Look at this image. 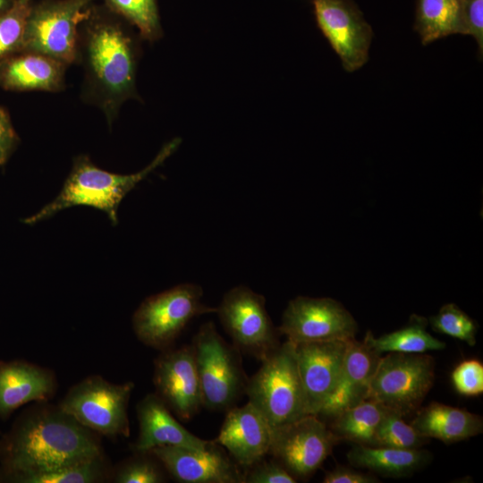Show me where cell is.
<instances>
[{
  "label": "cell",
  "instance_id": "1",
  "mask_svg": "<svg viewBox=\"0 0 483 483\" xmlns=\"http://www.w3.org/2000/svg\"><path fill=\"white\" fill-rule=\"evenodd\" d=\"M131 25L93 3L79 26L76 63L83 68L82 98L97 106L109 126L123 104L138 97L139 40Z\"/></svg>",
  "mask_w": 483,
  "mask_h": 483
},
{
  "label": "cell",
  "instance_id": "2",
  "mask_svg": "<svg viewBox=\"0 0 483 483\" xmlns=\"http://www.w3.org/2000/svg\"><path fill=\"white\" fill-rule=\"evenodd\" d=\"M100 435L59 405L37 402L0 440V479L83 462L104 454Z\"/></svg>",
  "mask_w": 483,
  "mask_h": 483
},
{
  "label": "cell",
  "instance_id": "3",
  "mask_svg": "<svg viewBox=\"0 0 483 483\" xmlns=\"http://www.w3.org/2000/svg\"><path fill=\"white\" fill-rule=\"evenodd\" d=\"M180 143L179 138L165 143L148 166L131 174L107 172L95 165L88 156H78L59 194L39 211L24 218L23 223L35 225L65 208L87 206L104 211L111 223L116 225L117 211L123 199L137 183L162 165Z\"/></svg>",
  "mask_w": 483,
  "mask_h": 483
},
{
  "label": "cell",
  "instance_id": "4",
  "mask_svg": "<svg viewBox=\"0 0 483 483\" xmlns=\"http://www.w3.org/2000/svg\"><path fill=\"white\" fill-rule=\"evenodd\" d=\"M245 394L272 429L308 415L294 343L286 340L261 360Z\"/></svg>",
  "mask_w": 483,
  "mask_h": 483
},
{
  "label": "cell",
  "instance_id": "5",
  "mask_svg": "<svg viewBox=\"0 0 483 483\" xmlns=\"http://www.w3.org/2000/svg\"><path fill=\"white\" fill-rule=\"evenodd\" d=\"M191 344L203 407L228 411L245 394L248 380L239 350L225 341L212 322L199 327Z\"/></svg>",
  "mask_w": 483,
  "mask_h": 483
},
{
  "label": "cell",
  "instance_id": "6",
  "mask_svg": "<svg viewBox=\"0 0 483 483\" xmlns=\"http://www.w3.org/2000/svg\"><path fill=\"white\" fill-rule=\"evenodd\" d=\"M202 296L199 285L182 284L148 297L132 316L137 338L155 349L170 348L193 318L216 311L201 301Z\"/></svg>",
  "mask_w": 483,
  "mask_h": 483
},
{
  "label": "cell",
  "instance_id": "7",
  "mask_svg": "<svg viewBox=\"0 0 483 483\" xmlns=\"http://www.w3.org/2000/svg\"><path fill=\"white\" fill-rule=\"evenodd\" d=\"M434 381L435 360L432 356L388 352L378 361L367 399L376 400L404 417L420 408Z\"/></svg>",
  "mask_w": 483,
  "mask_h": 483
},
{
  "label": "cell",
  "instance_id": "8",
  "mask_svg": "<svg viewBox=\"0 0 483 483\" xmlns=\"http://www.w3.org/2000/svg\"><path fill=\"white\" fill-rule=\"evenodd\" d=\"M133 388V382L114 384L92 375L72 386L58 405L100 436H129L128 405Z\"/></svg>",
  "mask_w": 483,
  "mask_h": 483
},
{
  "label": "cell",
  "instance_id": "9",
  "mask_svg": "<svg viewBox=\"0 0 483 483\" xmlns=\"http://www.w3.org/2000/svg\"><path fill=\"white\" fill-rule=\"evenodd\" d=\"M97 0H40L32 3L22 50L34 51L66 65L76 63L79 26Z\"/></svg>",
  "mask_w": 483,
  "mask_h": 483
},
{
  "label": "cell",
  "instance_id": "10",
  "mask_svg": "<svg viewBox=\"0 0 483 483\" xmlns=\"http://www.w3.org/2000/svg\"><path fill=\"white\" fill-rule=\"evenodd\" d=\"M265 302L263 295L239 285L224 295L216 311L233 345L259 360L280 344V333L275 327Z\"/></svg>",
  "mask_w": 483,
  "mask_h": 483
},
{
  "label": "cell",
  "instance_id": "11",
  "mask_svg": "<svg viewBox=\"0 0 483 483\" xmlns=\"http://www.w3.org/2000/svg\"><path fill=\"white\" fill-rule=\"evenodd\" d=\"M340 440L318 419L308 414L272 429L268 454L296 479L314 474Z\"/></svg>",
  "mask_w": 483,
  "mask_h": 483
},
{
  "label": "cell",
  "instance_id": "12",
  "mask_svg": "<svg viewBox=\"0 0 483 483\" xmlns=\"http://www.w3.org/2000/svg\"><path fill=\"white\" fill-rule=\"evenodd\" d=\"M294 344L307 342L351 340L358 325L352 314L331 298L298 296L289 301L277 328Z\"/></svg>",
  "mask_w": 483,
  "mask_h": 483
},
{
  "label": "cell",
  "instance_id": "13",
  "mask_svg": "<svg viewBox=\"0 0 483 483\" xmlns=\"http://www.w3.org/2000/svg\"><path fill=\"white\" fill-rule=\"evenodd\" d=\"M320 31L339 56L343 69L352 72L369 59L371 26L353 0H313Z\"/></svg>",
  "mask_w": 483,
  "mask_h": 483
},
{
  "label": "cell",
  "instance_id": "14",
  "mask_svg": "<svg viewBox=\"0 0 483 483\" xmlns=\"http://www.w3.org/2000/svg\"><path fill=\"white\" fill-rule=\"evenodd\" d=\"M153 383L156 394L182 421L203 407L192 344L164 350L154 361Z\"/></svg>",
  "mask_w": 483,
  "mask_h": 483
},
{
  "label": "cell",
  "instance_id": "15",
  "mask_svg": "<svg viewBox=\"0 0 483 483\" xmlns=\"http://www.w3.org/2000/svg\"><path fill=\"white\" fill-rule=\"evenodd\" d=\"M148 453L181 483H243L244 472L215 440L203 449L166 445Z\"/></svg>",
  "mask_w": 483,
  "mask_h": 483
},
{
  "label": "cell",
  "instance_id": "16",
  "mask_svg": "<svg viewBox=\"0 0 483 483\" xmlns=\"http://www.w3.org/2000/svg\"><path fill=\"white\" fill-rule=\"evenodd\" d=\"M351 340L316 341L295 344L308 414L318 415L334 391Z\"/></svg>",
  "mask_w": 483,
  "mask_h": 483
},
{
  "label": "cell",
  "instance_id": "17",
  "mask_svg": "<svg viewBox=\"0 0 483 483\" xmlns=\"http://www.w3.org/2000/svg\"><path fill=\"white\" fill-rule=\"evenodd\" d=\"M272 428L250 402L232 407L215 440L241 467L248 469L268 454Z\"/></svg>",
  "mask_w": 483,
  "mask_h": 483
},
{
  "label": "cell",
  "instance_id": "18",
  "mask_svg": "<svg viewBox=\"0 0 483 483\" xmlns=\"http://www.w3.org/2000/svg\"><path fill=\"white\" fill-rule=\"evenodd\" d=\"M381 354L364 340L352 339L337 384L317 416L334 419L339 413L367 399L370 380Z\"/></svg>",
  "mask_w": 483,
  "mask_h": 483
},
{
  "label": "cell",
  "instance_id": "19",
  "mask_svg": "<svg viewBox=\"0 0 483 483\" xmlns=\"http://www.w3.org/2000/svg\"><path fill=\"white\" fill-rule=\"evenodd\" d=\"M136 410L139 436L132 445L134 453L166 445L203 449L211 443L187 430L156 393L144 396Z\"/></svg>",
  "mask_w": 483,
  "mask_h": 483
},
{
  "label": "cell",
  "instance_id": "20",
  "mask_svg": "<svg viewBox=\"0 0 483 483\" xmlns=\"http://www.w3.org/2000/svg\"><path fill=\"white\" fill-rule=\"evenodd\" d=\"M56 378L48 369L25 360H0V418L6 419L30 402H47L55 393Z\"/></svg>",
  "mask_w": 483,
  "mask_h": 483
},
{
  "label": "cell",
  "instance_id": "21",
  "mask_svg": "<svg viewBox=\"0 0 483 483\" xmlns=\"http://www.w3.org/2000/svg\"><path fill=\"white\" fill-rule=\"evenodd\" d=\"M67 66L48 55L22 50L0 62V87L11 91H60Z\"/></svg>",
  "mask_w": 483,
  "mask_h": 483
},
{
  "label": "cell",
  "instance_id": "22",
  "mask_svg": "<svg viewBox=\"0 0 483 483\" xmlns=\"http://www.w3.org/2000/svg\"><path fill=\"white\" fill-rule=\"evenodd\" d=\"M411 425L424 437L435 438L449 445L479 435L482 418L467 410L431 402L420 407Z\"/></svg>",
  "mask_w": 483,
  "mask_h": 483
},
{
  "label": "cell",
  "instance_id": "23",
  "mask_svg": "<svg viewBox=\"0 0 483 483\" xmlns=\"http://www.w3.org/2000/svg\"><path fill=\"white\" fill-rule=\"evenodd\" d=\"M349 462L388 478L412 475L428 465L431 453L421 449H399L355 445L347 453Z\"/></svg>",
  "mask_w": 483,
  "mask_h": 483
},
{
  "label": "cell",
  "instance_id": "24",
  "mask_svg": "<svg viewBox=\"0 0 483 483\" xmlns=\"http://www.w3.org/2000/svg\"><path fill=\"white\" fill-rule=\"evenodd\" d=\"M413 28L423 46L453 34L463 35L462 0H417Z\"/></svg>",
  "mask_w": 483,
  "mask_h": 483
},
{
  "label": "cell",
  "instance_id": "25",
  "mask_svg": "<svg viewBox=\"0 0 483 483\" xmlns=\"http://www.w3.org/2000/svg\"><path fill=\"white\" fill-rule=\"evenodd\" d=\"M428 325L426 318L412 314L403 327L379 337L369 331L363 340L379 354L425 353L445 349V343L431 335L427 330Z\"/></svg>",
  "mask_w": 483,
  "mask_h": 483
},
{
  "label": "cell",
  "instance_id": "26",
  "mask_svg": "<svg viewBox=\"0 0 483 483\" xmlns=\"http://www.w3.org/2000/svg\"><path fill=\"white\" fill-rule=\"evenodd\" d=\"M386 411L381 402L366 399L335 416L329 428L340 441L372 446L376 430Z\"/></svg>",
  "mask_w": 483,
  "mask_h": 483
},
{
  "label": "cell",
  "instance_id": "27",
  "mask_svg": "<svg viewBox=\"0 0 483 483\" xmlns=\"http://www.w3.org/2000/svg\"><path fill=\"white\" fill-rule=\"evenodd\" d=\"M103 455L94 459L48 470L23 473L11 478L8 482L18 483H97L108 476Z\"/></svg>",
  "mask_w": 483,
  "mask_h": 483
},
{
  "label": "cell",
  "instance_id": "28",
  "mask_svg": "<svg viewBox=\"0 0 483 483\" xmlns=\"http://www.w3.org/2000/svg\"><path fill=\"white\" fill-rule=\"evenodd\" d=\"M137 30L141 38L154 42L163 35L157 0H97Z\"/></svg>",
  "mask_w": 483,
  "mask_h": 483
},
{
  "label": "cell",
  "instance_id": "29",
  "mask_svg": "<svg viewBox=\"0 0 483 483\" xmlns=\"http://www.w3.org/2000/svg\"><path fill=\"white\" fill-rule=\"evenodd\" d=\"M428 442V438L419 435L400 414L387 408L376 430L372 446L419 449Z\"/></svg>",
  "mask_w": 483,
  "mask_h": 483
},
{
  "label": "cell",
  "instance_id": "30",
  "mask_svg": "<svg viewBox=\"0 0 483 483\" xmlns=\"http://www.w3.org/2000/svg\"><path fill=\"white\" fill-rule=\"evenodd\" d=\"M33 0H16L0 15V62L22 51L26 20Z\"/></svg>",
  "mask_w": 483,
  "mask_h": 483
},
{
  "label": "cell",
  "instance_id": "31",
  "mask_svg": "<svg viewBox=\"0 0 483 483\" xmlns=\"http://www.w3.org/2000/svg\"><path fill=\"white\" fill-rule=\"evenodd\" d=\"M165 468L150 453H135L123 461L113 472L116 483H162L166 480Z\"/></svg>",
  "mask_w": 483,
  "mask_h": 483
},
{
  "label": "cell",
  "instance_id": "32",
  "mask_svg": "<svg viewBox=\"0 0 483 483\" xmlns=\"http://www.w3.org/2000/svg\"><path fill=\"white\" fill-rule=\"evenodd\" d=\"M428 321L437 333L465 342L470 346L476 343V322L454 303L445 304Z\"/></svg>",
  "mask_w": 483,
  "mask_h": 483
},
{
  "label": "cell",
  "instance_id": "33",
  "mask_svg": "<svg viewBox=\"0 0 483 483\" xmlns=\"http://www.w3.org/2000/svg\"><path fill=\"white\" fill-rule=\"evenodd\" d=\"M451 380L456 392L464 396L483 393V365L476 359L465 360L452 371Z\"/></svg>",
  "mask_w": 483,
  "mask_h": 483
},
{
  "label": "cell",
  "instance_id": "34",
  "mask_svg": "<svg viewBox=\"0 0 483 483\" xmlns=\"http://www.w3.org/2000/svg\"><path fill=\"white\" fill-rule=\"evenodd\" d=\"M297 479L279 462L272 460L258 461L246 469L243 483H295Z\"/></svg>",
  "mask_w": 483,
  "mask_h": 483
},
{
  "label": "cell",
  "instance_id": "35",
  "mask_svg": "<svg viewBox=\"0 0 483 483\" xmlns=\"http://www.w3.org/2000/svg\"><path fill=\"white\" fill-rule=\"evenodd\" d=\"M463 35L472 36L478 45L480 60L483 55V0H462Z\"/></svg>",
  "mask_w": 483,
  "mask_h": 483
},
{
  "label": "cell",
  "instance_id": "36",
  "mask_svg": "<svg viewBox=\"0 0 483 483\" xmlns=\"http://www.w3.org/2000/svg\"><path fill=\"white\" fill-rule=\"evenodd\" d=\"M20 142L8 112L0 106V165L6 164Z\"/></svg>",
  "mask_w": 483,
  "mask_h": 483
},
{
  "label": "cell",
  "instance_id": "37",
  "mask_svg": "<svg viewBox=\"0 0 483 483\" xmlns=\"http://www.w3.org/2000/svg\"><path fill=\"white\" fill-rule=\"evenodd\" d=\"M379 479L373 474L364 473L356 470L337 466L326 471L323 483H377Z\"/></svg>",
  "mask_w": 483,
  "mask_h": 483
},
{
  "label": "cell",
  "instance_id": "38",
  "mask_svg": "<svg viewBox=\"0 0 483 483\" xmlns=\"http://www.w3.org/2000/svg\"><path fill=\"white\" fill-rule=\"evenodd\" d=\"M16 0H0V15L10 10Z\"/></svg>",
  "mask_w": 483,
  "mask_h": 483
}]
</instances>
